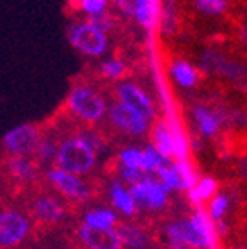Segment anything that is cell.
I'll use <instances>...</instances> for the list:
<instances>
[{"mask_svg":"<svg viewBox=\"0 0 247 249\" xmlns=\"http://www.w3.org/2000/svg\"><path fill=\"white\" fill-rule=\"evenodd\" d=\"M40 139L42 132L35 123H23L2 137V149L7 156H33Z\"/></svg>","mask_w":247,"mask_h":249,"instance_id":"cell-7","label":"cell"},{"mask_svg":"<svg viewBox=\"0 0 247 249\" xmlns=\"http://www.w3.org/2000/svg\"><path fill=\"white\" fill-rule=\"evenodd\" d=\"M120 161L124 168H140L142 170L143 164V151L135 147L124 149L123 152L120 154Z\"/></svg>","mask_w":247,"mask_h":249,"instance_id":"cell-28","label":"cell"},{"mask_svg":"<svg viewBox=\"0 0 247 249\" xmlns=\"http://www.w3.org/2000/svg\"><path fill=\"white\" fill-rule=\"evenodd\" d=\"M240 175H242L244 178L247 180V158L240 161Z\"/></svg>","mask_w":247,"mask_h":249,"instance_id":"cell-33","label":"cell"},{"mask_svg":"<svg viewBox=\"0 0 247 249\" xmlns=\"http://www.w3.org/2000/svg\"><path fill=\"white\" fill-rule=\"evenodd\" d=\"M240 38H242V43L247 47V24L242 28V31H240Z\"/></svg>","mask_w":247,"mask_h":249,"instance_id":"cell-34","label":"cell"},{"mask_svg":"<svg viewBox=\"0 0 247 249\" xmlns=\"http://www.w3.org/2000/svg\"><path fill=\"white\" fill-rule=\"evenodd\" d=\"M31 232V220L23 210L0 202V249H18Z\"/></svg>","mask_w":247,"mask_h":249,"instance_id":"cell-3","label":"cell"},{"mask_svg":"<svg viewBox=\"0 0 247 249\" xmlns=\"http://www.w3.org/2000/svg\"><path fill=\"white\" fill-rule=\"evenodd\" d=\"M152 147L161 152L166 160L175 156V139L170 121H159L152 128Z\"/></svg>","mask_w":247,"mask_h":249,"instance_id":"cell-15","label":"cell"},{"mask_svg":"<svg viewBox=\"0 0 247 249\" xmlns=\"http://www.w3.org/2000/svg\"><path fill=\"white\" fill-rule=\"evenodd\" d=\"M130 192L137 204H143L147 208H162L166 204V192L149 180L133 185Z\"/></svg>","mask_w":247,"mask_h":249,"instance_id":"cell-14","label":"cell"},{"mask_svg":"<svg viewBox=\"0 0 247 249\" xmlns=\"http://www.w3.org/2000/svg\"><path fill=\"white\" fill-rule=\"evenodd\" d=\"M228 208V199L227 196H218V197H214L211 201V206H209V213H211V218L214 220V222H218V220H221L225 214V211H227Z\"/></svg>","mask_w":247,"mask_h":249,"instance_id":"cell-31","label":"cell"},{"mask_svg":"<svg viewBox=\"0 0 247 249\" xmlns=\"http://www.w3.org/2000/svg\"><path fill=\"white\" fill-rule=\"evenodd\" d=\"M170 73L175 82L180 87H185V89L195 87L199 83V71H197V68H194L190 62L182 61V59L171 62Z\"/></svg>","mask_w":247,"mask_h":249,"instance_id":"cell-16","label":"cell"},{"mask_svg":"<svg viewBox=\"0 0 247 249\" xmlns=\"http://www.w3.org/2000/svg\"><path fill=\"white\" fill-rule=\"evenodd\" d=\"M166 164H170V160H166L164 156L161 154L159 151H156L154 147H147L145 151H143V164H142V170L145 171H154L158 170V168L161 166H166Z\"/></svg>","mask_w":247,"mask_h":249,"instance_id":"cell-24","label":"cell"},{"mask_svg":"<svg viewBox=\"0 0 247 249\" xmlns=\"http://www.w3.org/2000/svg\"><path fill=\"white\" fill-rule=\"evenodd\" d=\"M0 166L4 173V185L30 187L36 182L40 175L38 161L31 156H7L0 158Z\"/></svg>","mask_w":247,"mask_h":249,"instance_id":"cell-5","label":"cell"},{"mask_svg":"<svg viewBox=\"0 0 247 249\" xmlns=\"http://www.w3.org/2000/svg\"><path fill=\"white\" fill-rule=\"evenodd\" d=\"M175 170H176V175H178V189H187V191H190L197 183L195 171H194L192 164L187 160L178 161V163L175 164Z\"/></svg>","mask_w":247,"mask_h":249,"instance_id":"cell-23","label":"cell"},{"mask_svg":"<svg viewBox=\"0 0 247 249\" xmlns=\"http://www.w3.org/2000/svg\"><path fill=\"white\" fill-rule=\"evenodd\" d=\"M116 93L121 104L135 109L137 113L145 116L147 120L154 116V104H152L149 95H147L139 85H135V83H131V82H123L118 85Z\"/></svg>","mask_w":247,"mask_h":249,"instance_id":"cell-12","label":"cell"},{"mask_svg":"<svg viewBox=\"0 0 247 249\" xmlns=\"http://www.w3.org/2000/svg\"><path fill=\"white\" fill-rule=\"evenodd\" d=\"M66 106L74 116L80 118L81 121H87V123L101 121L107 111L104 99L87 85L73 87L68 93Z\"/></svg>","mask_w":247,"mask_h":249,"instance_id":"cell-4","label":"cell"},{"mask_svg":"<svg viewBox=\"0 0 247 249\" xmlns=\"http://www.w3.org/2000/svg\"><path fill=\"white\" fill-rule=\"evenodd\" d=\"M161 24L166 33L175 28V0H161Z\"/></svg>","mask_w":247,"mask_h":249,"instance_id":"cell-29","label":"cell"},{"mask_svg":"<svg viewBox=\"0 0 247 249\" xmlns=\"http://www.w3.org/2000/svg\"><path fill=\"white\" fill-rule=\"evenodd\" d=\"M195 9L206 16H220L227 11L228 0H195Z\"/></svg>","mask_w":247,"mask_h":249,"instance_id":"cell-26","label":"cell"},{"mask_svg":"<svg viewBox=\"0 0 247 249\" xmlns=\"http://www.w3.org/2000/svg\"><path fill=\"white\" fill-rule=\"evenodd\" d=\"M216 189H218L216 180L211 178V177H206V178L199 180V182L190 189V197H192V201L195 202V204H201V202L208 201L209 197H212L214 192H216Z\"/></svg>","mask_w":247,"mask_h":249,"instance_id":"cell-21","label":"cell"},{"mask_svg":"<svg viewBox=\"0 0 247 249\" xmlns=\"http://www.w3.org/2000/svg\"><path fill=\"white\" fill-rule=\"evenodd\" d=\"M194 116H195L197 126L204 135L212 137L220 130V116L211 109L204 107V106H197L194 109Z\"/></svg>","mask_w":247,"mask_h":249,"instance_id":"cell-18","label":"cell"},{"mask_svg":"<svg viewBox=\"0 0 247 249\" xmlns=\"http://www.w3.org/2000/svg\"><path fill=\"white\" fill-rule=\"evenodd\" d=\"M101 71L109 80H120V78H123L126 66H124V62L120 61V59H107L106 62H102Z\"/></svg>","mask_w":247,"mask_h":249,"instance_id":"cell-27","label":"cell"},{"mask_svg":"<svg viewBox=\"0 0 247 249\" xmlns=\"http://www.w3.org/2000/svg\"><path fill=\"white\" fill-rule=\"evenodd\" d=\"M201 68L208 73H220L225 74L227 78L233 80L235 83L247 82V68L237 61L223 57L218 52L208 51L201 57Z\"/></svg>","mask_w":247,"mask_h":249,"instance_id":"cell-10","label":"cell"},{"mask_svg":"<svg viewBox=\"0 0 247 249\" xmlns=\"http://www.w3.org/2000/svg\"><path fill=\"white\" fill-rule=\"evenodd\" d=\"M116 223V214L109 210H93L85 214V225L93 229H112Z\"/></svg>","mask_w":247,"mask_h":249,"instance_id":"cell-22","label":"cell"},{"mask_svg":"<svg viewBox=\"0 0 247 249\" xmlns=\"http://www.w3.org/2000/svg\"><path fill=\"white\" fill-rule=\"evenodd\" d=\"M4 189V173H2V166H0V192Z\"/></svg>","mask_w":247,"mask_h":249,"instance_id":"cell-35","label":"cell"},{"mask_svg":"<svg viewBox=\"0 0 247 249\" xmlns=\"http://www.w3.org/2000/svg\"><path fill=\"white\" fill-rule=\"evenodd\" d=\"M47 182L54 187L55 191L71 201H85L88 197V187L78 175L62 171L59 168L47 170Z\"/></svg>","mask_w":247,"mask_h":249,"instance_id":"cell-9","label":"cell"},{"mask_svg":"<svg viewBox=\"0 0 247 249\" xmlns=\"http://www.w3.org/2000/svg\"><path fill=\"white\" fill-rule=\"evenodd\" d=\"M74 2H76V7L81 12H85L88 18L106 12L107 7V0H74Z\"/></svg>","mask_w":247,"mask_h":249,"instance_id":"cell-30","label":"cell"},{"mask_svg":"<svg viewBox=\"0 0 247 249\" xmlns=\"http://www.w3.org/2000/svg\"><path fill=\"white\" fill-rule=\"evenodd\" d=\"M80 239L88 249H120L121 239L114 229H93L83 225L80 227Z\"/></svg>","mask_w":247,"mask_h":249,"instance_id":"cell-13","label":"cell"},{"mask_svg":"<svg viewBox=\"0 0 247 249\" xmlns=\"http://www.w3.org/2000/svg\"><path fill=\"white\" fill-rule=\"evenodd\" d=\"M137 23L143 28H152L158 19V4L156 0H133V11Z\"/></svg>","mask_w":247,"mask_h":249,"instance_id":"cell-17","label":"cell"},{"mask_svg":"<svg viewBox=\"0 0 247 249\" xmlns=\"http://www.w3.org/2000/svg\"><path fill=\"white\" fill-rule=\"evenodd\" d=\"M239 249H247V248H239Z\"/></svg>","mask_w":247,"mask_h":249,"instance_id":"cell-36","label":"cell"},{"mask_svg":"<svg viewBox=\"0 0 247 249\" xmlns=\"http://www.w3.org/2000/svg\"><path fill=\"white\" fill-rule=\"evenodd\" d=\"M118 235L121 239V244H126L133 249H140L145 246V233L139 229V227L133 225H120L118 227Z\"/></svg>","mask_w":247,"mask_h":249,"instance_id":"cell-20","label":"cell"},{"mask_svg":"<svg viewBox=\"0 0 247 249\" xmlns=\"http://www.w3.org/2000/svg\"><path fill=\"white\" fill-rule=\"evenodd\" d=\"M57 147L59 145L55 144L54 140L49 139V137H42L36 145V151H35V160L38 161H54L55 154H57Z\"/></svg>","mask_w":247,"mask_h":249,"instance_id":"cell-25","label":"cell"},{"mask_svg":"<svg viewBox=\"0 0 247 249\" xmlns=\"http://www.w3.org/2000/svg\"><path fill=\"white\" fill-rule=\"evenodd\" d=\"M121 177H123L126 182L133 183V185H137V183L147 180V173L143 170H140V168H124L123 166V170H121Z\"/></svg>","mask_w":247,"mask_h":249,"instance_id":"cell-32","label":"cell"},{"mask_svg":"<svg viewBox=\"0 0 247 249\" xmlns=\"http://www.w3.org/2000/svg\"><path fill=\"white\" fill-rule=\"evenodd\" d=\"M97 149L85 137H71L61 142L54 158L55 168L73 175H83L95 164Z\"/></svg>","mask_w":247,"mask_h":249,"instance_id":"cell-2","label":"cell"},{"mask_svg":"<svg viewBox=\"0 0 247 249\" xmlns=\"http://www.w3.org/2000/svg\"><path fill=\"white\" fill-rule=\"evenodd\" d=\"M168 237L173 249L192 248H209L214 241V225L204 211H197L190 220L168 225Z\"/></svg>","mask_w":247,"mask_h":249,"instance_id":"cell-1","label":"cell"},{"mask_svg":"<svg viewBox=\"0 0 247 249\" xmlns=\"http://www.w3.org/2000/svg\"><path fill=\"white\" fill-rule=\"evenodd\" d=\"M109 118L116 128L130 133V135H143L149 128V120L145 116H142L135 109L128 107L121 102L109 109Z\"/></svg>","mask_w":247,"mask_h":249,"instance_id":"cell-11","label":"cell"},{"mask_svg":"<svg viewBox=\"0 0 247 249\" xmlns=\"http://www.w3.org/2000/svg\"><path fill=\"white\" fill-rule=\"evenodd\" d=\"M70 42L71 45L81 54L88 57H99L107 51V35L106 31L93 26L90 21H81L71 26L70 30Z\"/></svg>","mask_w":247,"mask_h":249,"instance_id":"cell-6","label":"cell"},{"mask_svg":"<svg viewBox=\"0 0 247 249\" xmlns=\"http://www.w3.org/2000/svg\"><path fill=\"white\" fill-rule=\"evenodd\" d=\"M111 199L112 204L124 214H133L137 210V202L130 191H126L120 182H114L111 185Z\"/></svg>","mask_w":247,"mask_h":249,"instance_id":"cell-19","label":"cell"},{"mask_svg":"<svg viewBox=\"0 0 247 249\" xmlns=\"http://www.w3.org/2000/svg\"><path fill=\"white\" fill-rule=\"evenodd\" d=\"M28 216L30 220H35L40 225H54L64 216V206L57 197L47 192H36L31 196V201L28 204Z\"/></svg>","mask_w":247,"mask_h":249,"instance_id":"cell-8","label":"cell"}]
</instances>
